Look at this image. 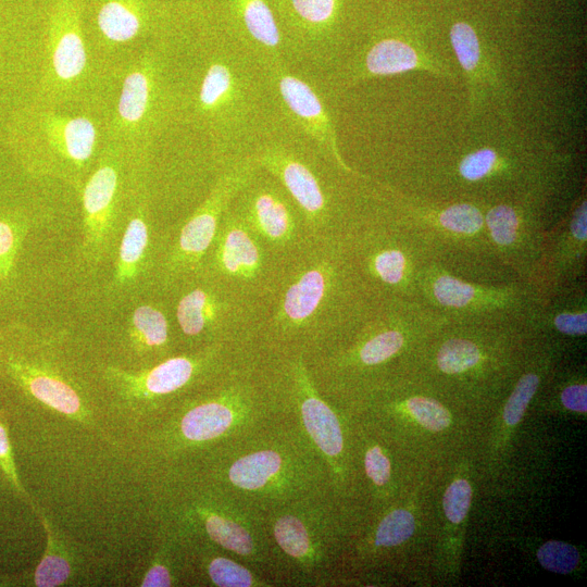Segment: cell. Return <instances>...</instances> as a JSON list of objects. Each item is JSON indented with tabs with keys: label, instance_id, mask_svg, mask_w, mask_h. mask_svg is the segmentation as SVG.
Instances as JSON below:
<instances>
[{
	"label": "cell",
	"instance_id": "d6a6232c",
	"mask_svg": "<svg viewBox=\"0 0 587 587\" xmlns=\"http://www.w3.org/2000/svg\"><path fill=\"white\" fill-rule=\"evenodd\" d=\"M439 220L445 228L462 234L476 233L483 224L478 209L467 203L447 208L441 212Z\"/></svg>",
	"mask_w": 587,
	"mask_h": 587
},
{
	"label": "cell",
	"instance_id": "3957f363",
	"mask_svg": "<svg viewBox=\"0 0 587 587\" xmlns=\"http://www.w3.org/2000/svg\"><path fill=\"white\" fill-rule=\"evenodd\" d=\"M253 158L287 190L314 241L340 240L342 170L289 129L265 141Z\"/></svg>",
	"mask_w": 587,
	"mask_h": 587
},
{
	"label": "cell",
	"instance_id": "2e32d148",
	"mask_svg": "<svg viewBox=\"0 0 587 587\" xmlns=\"http://www.w3.org/2000/svg\"><path fill=\"white\" fill-rule=\"evenodd\" d=\"M48 48L51 83L70 86L83 77L88 55L78 0L58 2L51 18Z\"/></svg>",
	"mask_w": 587,
	"mask_h": 587
},
{
	"label": "cell",
	"instance_id": "f546056e",
	"mask_svg": "<svg viewBox=\"0 0 587 587\" xmlns=\"http://www.w3.org/2000/svg\"><path fill=\"white\" fill-rule=\"evenodd\" d=\"M537 558L546 570L558 574H569L576 569L579 553L570 544L550 540L538 549Z\"/></svg>",
	"mask_w": 587,
	"mask_h": 587
},
{
	"label": "cell",
	"instance_id": "ab89813d",
	"mask_svg": "<svg viewBox=\"0 0 587 587\" xmlns=\"http://www.w3.org/2000/svg\"><path fill=\"white\" fill-rule=\"evenodd\" d=\"M364 467L369 478L377 486L385 485L390 478V461L378 446L365 453Z\"/></svg>",
	"mask_w": 587,
	"mask_h": 587
},
{
	"label": "cell",
	"instance_id": "4fadbf2b",
	"mask_svg": "<svg viewBox=\"0 0 587 587\" xmlns=\"http://www.w3.org/2000/svg\"><path fill=\"white\" fill-rule=\"evenodd\" d=\"M126 148H103L82 186L83 254L98 263L111 252L124 189Z\"/></svg>",
	"mask_w": 587,
	"mask_h": 587
},
{
	"label": "cell",
	"instance_id": "d590c367",
	"mask_svg": "<svg viewBox=\"0 0 587 587\" xmlns=\"http://www.w3.org/2000/svg\"><path fill=\"white\" fill-rule=\"evenodd\" d=\"M371 265L374 274L383 283L397 285L403 277L405 259L399 250L384 249L373 255Z\"/></svg>",
	"mask_w": 587,
	"mask_h": 587
},
{
	"label": "cell",
	"instance_id": "9a60e30c",
	"mask_svg": "<svg viewBox=\"0 0 587 587\" xmlns=\"http://www.w3.org/2000/svg\"><path fill=\"white\" fill-rule=\"evenodd\" d=\"M221 1L222 15L214 25L265 64L286 63L277 18L267 0Z\"/></svg>",
	"mask_w": 587,
	"mask_h": 587
},
{
	"label": "cell",
	"instance_id": "6da1fadb",
	"mask_svg": "<svg viewBox=\"0 0 587 587\" xmlns=\"http://www.w3.org/2000/svg\"><path fill=\"white\" fill-rule=\"evenodd\" d=\"M182 116L224 170L287 129L266 64L216 25L185 47Z\"/></svg>",
	"mask_w": 587,
	"mask_h": 587
},
{
	"label": "cell",
	"instance_id": "ffe728a7",
	"mask_svg": "<svg viewBox=\"0 0 587 587\" xmlns=\"http://www.w3.org/2000/svg\"><path fill=\"white\" fill-rule=\"evenodd\" d=\"M150 21L143 0H104L96 22L100 38L111 46H120L147 32Z\"/></svg>",
	"mask_w": 587,
	"mask_h": 587
},
{
	"label": "cell",
	"instance_id": "7402d4cb",
	"mask_svg": "<svg viewBox=\"0 0 587 587\" xmlns=\"http://www.w3.org/2000/svg\"><path fill=\"white\" fill-rule=\"evenodd\" d=\"M273 535L278 547L295 561L311 564L320 557V540L297 513H284L273 523Z\"/></svg>",
	"mask_w": 587,
	"mask_h": 587
},
{
	"label": "cell",
	"instance_id": "484cf974",
	"mask_svg": "<svg viewBox=\"0 0 587 587\" xmlns=\"http://www.w3.org/2000/svg\"><path fill=\"white\" fill-rule=\"evenodd\" d=\"M210 580L218 587H252L258 579L245 566L225 557H214L207 565Z\"/></svg>",
	"mask_w": 587,
	"mask_h": 587
},
{
	"label": "cell",
	"instance_id": "44dd1931",
	"mask_svg": "<svg viewBox=\"0 0 587 587\" xmlns=\"http://www.w3.org/2000/svg\"><path fill=\"white\" fill-rule=\"evenodd\" d=\"M195 512L209 539L217 546L245 558L255 554L253 534L237 516L212 507H199Z\"/></svg>",
	"mask_w": 587,
	"mask_h": 587
},
{
	"label": "cell",
	"instance_id": "30bf717a",
	"mask_svg": "<svg viewBox=\"0 0 587 587\" xmlns=\"http://www.w3.org/2000/svg\"><path fill=\"white\" fill-rule=\"evenodd\" d=\"M288 265L265 247L230 203L202 273L268 305Z\"/></svg>",
	"mask_w": 587,
	"mask_h": 587
},
{
	"label": "cell",
	"instance_id": "5bb4252c",
	"mask_svg": "<svg viewBox=\"0 0 587 587\" xmlns=\"http://www.w3.org/2000/svg\"><path fill=\"white\" fill-rule=\"evenodd\" d=\"M277 92L287 129L313 143L340 170L350 173L344 162L336 126L324 92L313 79L292 71L285 62L266 64Z\"/></svg>",
	"mask_w": 587,
	"mask_h": 587
},
{
	"label": "cell",
	"instance_id": "ac0fdd59",
	"mask_svg": "<svg viewBox=\"0 0 587 587\" xmlns=\"http://www.w3.org/2000/svg\"><path fill=\"white\" fill-rule=\"evenodd\" d=\"M289 457L276 448H261L236 458L226 470L230 486L249 495L276 492L292 475Z\"/></svg>",
	"mask_w": 587,
	"mask_h": 587
},
{
	"label": "cell",
	"instance_id": "d6986e66",
	"mask_svg": "<svg viewBox=\"0 0 587 587\" xmlns=\"http://www.w3.org/2000/svg\"><path fill=\"white\" fill-rule=\"evenodd\" d=\"M127 335L135 352L161 361L171 351V325L166 309L161 303H142L130 313Z\"/></svg>",
	"mask_w": 587,
	"mask_h": 587
},
{
	"label": "cell",
	"instance_id": "1f68e13d",
	"mask_svg": "<svg viewBox=\"0 0 587 587\" xmlns=\"http://www.w3.org/2000/svg\"><path fill=\"white\" fill-rule=\"evenodd\" d=\"M538 384L539 378L535 374H526L519 380L503 410V419L508 425L513 426L522 420Z\"/></svg>",
	"mask_w": 587,
	"mask_h": 587
},
{
	"label": "cell",
	"instance_id": "9c48e42d",
	"mask_svg": "<svg viewBox=\"0 0 587 587\" xmlns=\"http://www.w3.org/2000/svg\"><path fill=\"white\" fill-rule=\"evenodd\" d=\"M257 168L258 163L251 157L223 171L204 198L174 230L157 267L160 284L165 289L173 290L202 273L223 214Z\"/></svg>",
	"mask_w": 587,
	"mask_h": 587
},
{
	"label": "cell",
	"instance_id": "4316f807",
	"mask_svg": "<svg viewBox=\"0 0 587 587\" xmlns=\"http://www.w3.org/2000/svg\"><path fill=\"white\" fill-rule=\"evenodd\" d=\"M414 528L415 521L409 511L394 510L380 521L375 534V545L380 547L398 546L412 536Z\"/></svg>",
	"mask_w": 587,
	"mask_h": 587
},
{
	"label": "cell",
	"instance_id": "8d00e7d4",
	"mask_svg": "<svg viewBox=\"0 0 587 587\" xmlns=\"http://www.w3.org/2000/svg\"><path fill=\"white\" fill-rule=\"evenodd\" d=\"M434 294L441 304L459 308L473 299L475 289L466 283L446 275L435 282Z\"/></svg>",
	"mask_w": 587,
	"mask_h": 587
},
{
	"label": "cell",
	"instance_id": "52a82bcc",
	"mask_svg": "<svg viewBox=\"0 0 587 587\" xmlns=\"http://www.w3.org/2000/svg\"><path fill=\"white\" fill-rule=\"evenodd\" d=\"M279 26L285 60L319 82L349 58L354 45L346 29L347 0H267Z\"/></svg>",
	"mask_w": 587,
	"mask_h": 587
},
{
	"label": "cell",
	"instance_id": "e575fe53",
	"mask_svg": "<svg viewBox=\"0 0 587 587\" xmlns=\"http://www.w3.org/2000/svg\"><path fill=\"white\" fill-rule=\"evenodd\" d=\"M472 499V488L467 480L452 482L444 494L442 508L447 519L458 524L466 516Z\"/></svg>",
	"mask_w": 587,
	"mask_h": 587
},
{
	"label": "cell",
	"instance_id": "4dcf8cb0",
	"mask_svg": "<svg viewBox=\"0 0 587 587\" xmlns=\"http://www.w3.org/2000/svg\"><path fill=\"white\" fill-rule=\"evenodd\" d=\"M407 405L412 416L432 432L444 430L450 425V413L435 399L413 397L408 400Z\"/></svg>",
	"mask_w": 587,
	"mask_h": 587
},
{
	"label": "cell",
	"instance_id": "83f0119b",
	"mask_svg": "<svg viewBox=\"0 0 587 587\" xmlns=\"http://www.w3.org/2000/svg\"><path fill=\"white\" fill-rule=\"evenodd\" d=\"M403 345V336L396 329L383 330L363 342L359 349V359L365 365H377L394 354Z\"/></svg>",
	"mask_w": 587,
	"mask_h": 587
},
{
	"label": "cell",
	"instance_id": "836d02e7",
	"mask_svg": "<svg viewBox=\"0 0 587 587\" xmlns=\"http://www.w3.org/2000/svg\"><path fill=\"white\" fill-rule=\"evenodd\" d=\"M486 222L496 242L510 245L514 241L519 221L511 207L501 204L492 208L486 215Z\"/></svg>",
	"mask_w": 587,
	"mask_h": 587
},
{
	"label": "cell",
	"instance_id": "f1b7e54d",
	"mask_svg": "<svg viewBox=\"0 0 587 587\" xmlns=\"http://www.w3.org/2000/svg\"><path fill=\"white\" fill-rule=\"evenodd\" d=\"M450 40L462 67L473 74L480 54L479 41L474 28L465 22L454 23L450 29Z\"/></svg>",
	"mask_w": 587,
	"mask_h": 587
},
{
	"label": "cell",
	"instance_id": "cb8c5ba5",
	"mask_svg": "<svg viewBox=\"0 0 587 587\" xmlns=\"http://www.w3.org/2000/svg\"><path fill=\"white\" fill-rule=\"evenodd\" d=\"M23 237L24 228L20 221L10 215H0V285L10 284L15 274Z\"/></svg>",
	"mask_w": 587,
	"mask_h": 587
},
{
	"label": "cell",
	"instance_id": "8992f818",
	"mask_svg": "<svg viewBox=\"0 0 587 587\" xmlns=\"http://www.w3.org/2000/svg\"><path fill=\"white\" fill-rule=\"evenodd\" d=\"M29 325L0 327V375L24 395L75 421L88 411L77 384L61 365L57 340Z\"/></svg>",
	"mask_w": 587,
	"mask_h": 587
},
{
	"label": "cell",
	"instance_id": "7bdbcfd3",
	"mask_svg": "<svg viewBox=\"0 0 587 587\" xmlns=\"http://www.w3.org/2000/svg\"><path fill=\"white\" fill-rule=\"evenodd\" d=\"M563 405L572 411H587V387L586 385H572L566 387L561 394Z\"/></svg>",
	"mask_w": 587,
	"mask_h": 587
},
{
	"label": "cell",
	"instance_id": "f35d334b",
	"mask_svg": "<svg viewBox=\"0 0 587 587\" xmlns=\"http://www.w3.org/2000/svg\"><path fill=\"white\" fill-rule=\"evenodd\" d=\"M497 153L483 148L467 154L460 163V173L467 180H478L485 177L496 165Z\"/></svg>",
	"mask_w": 587,
	"mask_h": 587
},
{
	"label": "cell",
	"instance_id": "8fae6325",
	"mask_svg": "<svg viewBox=\"0 0 587 587\" xmlns=\"http://www.w3.org/2000/svg\"><path fill=\"white\" fill-rule=\"evenodd\" d=\"M232 207L265 247L287 263L314 242L283 185L258 165L235 196Z\"/></svg>",
	"mask_w": 587,
	"mask_h": 587
},
{
	"label": "cell",
	"instance_id": "74e56055",
	"mask_svg": "<svg viewBox=\"0 0 587 587\" xmlns=\"http://www.w3.org/2000/svg\"><path fill=\"white\" fill-rule=\"evenodd\" d=\"M0 470L17 495L29 502L32 508L35 509L28 494L20 482L13 449L9 437L8 425L2 416H0Z\"/></svg>",
	"mask_w": 587,
	"mask_h": 587
},
{
	"label": "cell",
	"instance_id": "7c38bea8",
	"mask_svg": "<svg viewBox=\"0 0 587 587\" xmlns=\"http://www.w3.org/2000/svg\"><path fill=\"white\" fill-rule=\"evenodd\" d=\"M245 363V362H243ZM241 363L227 375L225 384L203 399L193 401L166 430L175 448L213 442L241 425L259 395L253 369Z\"/></svg>",
	"mask_w": 587,
	"mask_h": 587
},
{
	"label": "cell",
	"instance_id": "5b68a950",
	"mask_svg": "<svg viewBox=\"0 0 587 587\" xmlns=\"http://www.w3.org/2000/svg\"><path fill=\"white\" fill-rule=\"evenodd\" d=\"M174 317L182 336L202 347L252 348L267 305L201 273L178 285Z\"/></svg>",
	"mask_w": 587,
	"mask_h": 587
},
{
	"label": "cell",
	"instance_id": "d4e9b609",
	"mask_svg": "<svg viewBox=\"0 0 587 587\" xmlns=\"http://www.w3.org/2000/svg\"><path fill=\"white\" fill-rule=\"evenodd\" d=\"M478 360V348L472 341L460 338L446 341L437 354L438 366L447 374L464 372L474 366Z\"/></svg>",
	"mask_w": 587,
	"mask_h": 587
},
{
	"label": "cell",
	"instance_id": "7a4b0ae2",
	"mask_svg": "<svg viewBox=\"0 0 587 587\" xmlns=\"http://www.w3.org/2000/svg\"><path fill=\"white\" fill-rule=\"evenodd\" d=\"M339 250L340 240L317 241L289 263L257 344L278 357L322 350L338 322Z\"/></svg>",
	"mask_w": 587,
	"mask_h": 587
},
{
	"label": "cell",
	"instance_id": "60d3db41",
	"mask_svg": "<svg viewBox=\"0 0 587 587\" xmlns=\"http://www.w3.org/2000/svg\"><path fill=\"white\" fill-rule=\"evenodd\" d=\"M173 575L170 567L161 559L157 558L147 570L140 586L142 587H168L173 585Z\"/></svg>",
	"mask_w": 587,
	"mask_h": 587
},
{
	"label": "cell",
	"instance_id": "603a6c76",
	"mask_svg": "<svg viewBox=\"0 0 587 587\" xmlns=\"http://www.w3.org/2000/svg\"><path fill=\"white\" fill-rule=\"evenodd\" d=\"M47 533V548L34 573V585L55 587L63 585L72 573V567L60 540L53 535L49 521L38 513Z\"/></svg>",
	"mask_w": 587,
	"mask_h": 587
},
{
	"label": "cell",
	"instance_id": "e0dca14e",
	"mask_svg": "<svg viewBox=\"0 0 587 587\" xmlns=\"http://www.w3.org/2000/svg\"><path fill=\"white\" fill-rule=\"evenodd\" d=\"M151 218L147 193L141 191L132 209L117 248L110 289L126 294L139 283L152 264Z\"/></svg>",
	"mask_w": 587,
	"mask_h": 587
},
{
	"label": "cell",
	"instance_id": "b9f144b4",
	"mask_svg": "<svg viewBox=\"0 0 587 587\" xmlns=\"http://www.w3.org/2000/svg\"><path fill=\"white\" fill-rule=\"evenodd\" d=\"M554 325L558 330L566 335H585L587 332V314L561 313L555 316Z\"/></svg>",
	"mask_w": 587,
	"mask_h": 587
},
{
	"label": "cell",
	"instance_id": "277c9868",
	"mask_svg": "<svg viewBox=\"0 0 587 587\" xmlns=\"http://www.w3.org/2000/svg\"><path fill=\"white\" fill-rule=\"evenodd\" d=\"M12 141L30 171L82 187L100 154V127L89 115L32 108L16 118Z\"/></svg>",
	"mask_w": 587,
	"mask_h": 587
},
{
	"label": "cell",
	"instance_id": "ba28073f",
	"mask_svg": "<svg viewBox=\"0 0 587 587\" xmlns=\"http://www.w3.org/2000/svg\"><path fill=\"white\" fill-rule=\"evenodd\" d=\"M248 349L211 345L135 371L107 365L102 376L121 405L143 413L199 383L226 375L247 361Z\"/></svg>",
	"mask_w": 587,
	"mask_h": 587
},
{
	"label": "cell",
	"instance_id": "ee69618b",
	"mask_svg": "<svg viewBox=\"0 0 587 587\" xmlns=\"http://www.w3.org/2000/svg\"><path fill=\"white\" fill-rule=\"evenodd\" d=\"M572 233L578 240H586L587 236V208L586 201L575 211L572 220Z\"/></svg>",
	"mask_w": 587,
	"mask_h": 587
}]
</instances>
